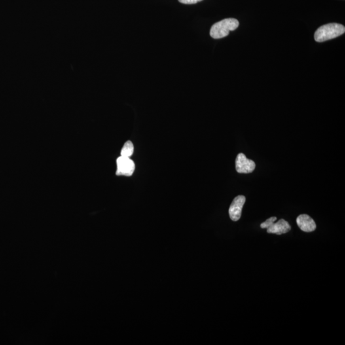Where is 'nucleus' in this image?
Wrapping results in <instances>:
<instances>
[{
  "mask_svg": "<svg viewBox=\"0 0 345 345\" xmlns=\"http://www.w3.org/2000/svg\"><path fill=\"white\" fill-rule=\"evenodd\" d=\"M345 32V27L344 25L338 23H329L317 29L315 33V40L317 42H325L340 37Z\"/></svg>",
  "mask_w": 345,
  "mask_h": 345,
  "instance_id": "obj_1",
  "label": "nucleus"
},
{
  "mask_svg": "<svg viewBox=\"0 0 345 345\" xmlns=\"http://www.w3.org/2000/svg\"><path fill=\"white\" fill-rule=\"evenodd\" d=\"M239 26V22L236 19H225L212 27L210 35L213 39H222L229 35L230 31L236 30Z\"/></svg>",
  "mask_w": 345,
  "mask_h": 345,
  "instance_id": "obj_2",
  "label": "nucleus"
},
{
  "mask_svg": "<svg viewBox=\"0 0 345 345\" xmlns=\"http://www.w3.org/2000/svg\"><path fill=\"white\" fill-rule=\"evenodd\" d=\"M117 170L116 175L118 176H132L135 170V164L130 158L120 156L116 160Z\"/></svg>",
  "mask_w": 345,
  "mask_h": 345,
  "instance_id": "obj_3",
  "label": "nucleus"
},
{
  "mask_svg": "<svg viewBox=\"0 0 345 345\" xmlns=\"http://www.w3.org/2000/svg\"><path fill=\"white\" fill-rule=\"evenodd\" d=\"M236 168L239 173H250L256 168L255 162L248 159L244 154L240 153L237 156L236 160Z\"/></svg>",
  "mask_w": 345,
  "mask_h": 345,
  "instance_id": "obj_4",
  "label": "nucleus"
},
{
  "mask_svg": "<svg viewBox=\"0 0 345 345\" xmlns=\"http://www.w3.org/2000/svg\"><path fill=\"white\" fill-rule=\"evenodd\" d=\"M245 202L244 196H238L234 198L229 209L230 219L234 221H239L242 215L243 206Z\"/></svg>",
  "mask_w": 345,
  "mask_h": 345,
  "instance_id": "obj_5",
  "label": "nucleus"
},
{
  "mask_svg": "<svg viewBox=\"0 0 345 345\" xmlns=\"http://www.w3.org/2000/svg\"><path fill=\"white\" fill-rule=\"evenodd\" d=\"M297 224L300 229L305 232H312L316 229L317 225L314 220L307 214L298 215Z\"/></svg>",
  "mask_w": 345,
  "mask_h": 345,
  "instance_id": "obj_6",
  "label": "nucleus"
},
{
  "mask_svg": "<svg viewBox=\"0 0 345 345\" xmlns=\"http://www.w3.org/2000/svg\"><path fill=\"white\" fill-rule=\"evenodd\" d=\"M291 230V226L285 220L281 219L276 223H273L269 228H267L268 234L282 235L287 234Z\"/></svg>",
  "mask_w": 345,
  "mask_h": 345,
  "instance_id": "obj_7",
  "label": "nucleus"
},
{
  "mask_svg": "<svg viewBox=\"0 0 345 345\" xmlns=\"http://www.w3.org/2000/svg\"><path fill=\"white\" fill-rule=\"evenodd\" d=\"M133 152H134V145H133V143L131 141H128L125 143L120 154H121V156L122 157L130 158V157L133 156Z\"/></svg>",
  "mask_w": 345,
  "mask_h": 345,
  "instance_id": "obj_8",
  "label": "nucleus"
},
{
  "mask_svg": "<svg viewBox=\"0 0 345 345\" xmlns=\"http://www.w3.org/2000/svg\"><path fill=\"white\" fill-rule=\"evenodd\" d=\"M276 217H270L269 219L266 220V221L264 222L263 223L260 224V227L263 228V229H265V228L266 229H267V228H269L270 226L276 221Z\"/></svg>",
  "mask_w": 345,
  "mask_h": 345,
  "instance_id": "obj_9",
  "label": "nucleus"
},
{
  "mask_svg": "<svg viewBox=\"0 0 345 345\" xmlns=\"http://www.w3.org/2000/svg\"><path fill=\"white\" fill-rule=\"evenodd\" d=\"M181 3L186 4V5H192V4H196L203 1V0H179Z\"/></svg>",
  "mask_w": 345,
  "mask_h": 345,
  "instance_id": "obj_10",
  "label": "nucleus"
}]
</instances>
